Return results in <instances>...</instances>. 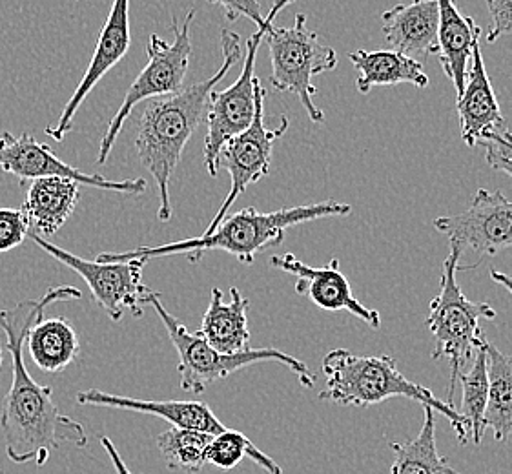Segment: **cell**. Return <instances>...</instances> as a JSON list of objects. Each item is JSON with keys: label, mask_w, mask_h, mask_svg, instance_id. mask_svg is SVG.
Instances as JSON below:
<instances>
[{"label": "cell", "mask_w": 512, "mask_h": 474, "mask_svg": "<svg viewBox=\"0 0 512 474\" xmlns=\"http://www.w3.org/2000/svg\"><path fill=\"white\" fill-rule=\"evenodd\" d=\"M81 290L61 285L46 290L39 299H24L13 309L0 310V329L6 332V349L11 356L13 382L4 396L0 425L6 442V454L15 464H35L42 467L52 451L62 444L77 447L88 445V434L82 423L64 416L53 402L48 385H39L24 363V343L31 327L44 318V310L59 301L81 298Z\"/></svg>", "instance_id": "cell-1"}, {"label": "cell", "mask_w": 512, "mask_h": 474, "mask_svg": "<svg viewBox=\"0 0 512 474\" xmlns=\"http://www.w3.org/2000/svg\"><path fill=\"white\" fill-rule=\"evenodd\" d=\"M223 62L206 81L186 86L181 92L152 99L144 106L137 124L135 148L144 168L154 177L159 192V221L172 219L170 179L179 165L185 146L206 115L210 95L243 57V42L236 31H221Z\"/></svg>", "instance_id": "cell-2"}, {"label": "cell", "mask_w": 512, "mask_h": 474, "mask_svg": "<svg viewBox=\"0 0 512 474\" xmlns=\"http://www.w3.org/2000/svg\"><path fill=\"white\" fill-rule=\"evenodd\" d=\"M352 214V207L338 201H323L303 207L283 208L277 212H257L256 208L239 210L232 216H226L214 232L199 237L174 241L159 247H141L128 252H103L97 261H128L166 256H186L192 263H199L206 252L223 250L245 265H252L257 254L270 247H277L285 241L288 228L303 225L308 221L325 217H345Z\"/></svg>", "instance_id": "cell-3"}, {"label": "cell", "mask_w": 512, "mask_h": 474, "mask_svg": "<svg viewBox=\"0 0 512 474\" xmlns=\"http://www.w3.org/2000/svg\"><path fill=\"white\" fill-rule=\"evenodd\" d=\"M321 371L325 374V389L319 392V400L323 402L369 407L390 398H409L443 414L460 444L471 442V425L456 407L438 400L429 389L407 380L398 371V363L392 356H361L347 349H334L323 358Z\"/></svg>", "instance_id": "cell-4"}, {"label": "cell", "mask_w": 512, "mask_h": 474, "mask_svg": "<svg viewBox=\"0 0 512 474\" xmlns=\"http://www.w3.org/2000/svg\"><path fill=\"white\" fill-rule=\"evenodd\" d=\"M461 254L463 250L451 243V252L443 263L440 292L432 299L427 318V327L436 341L432 358L449 360L451 365V382L443 402L452 407L461 372L465 371V365L472 360L474 352L487 340L480 329V321L496 320L498 316L489 303L471 301L463 296L456 279Z\"/></svg>", "instance_id": "cell-5"}, {"label": "cell", "mask_w": 512, "mask_h": 474, "mask_svg": "<svg viewBox=\"0 0 512 474\" xmlns=\"http://www.w3.org/2000/svg\"><path fill=\"white\" fill-rule=\"evenodd\" d=\"M144 305L152 307L163 321L164 329L168 332V338L174 343L175 351L179 356L177 372L181 378V389L190 394H203V392L228 378L230 374L246 369L256 363L276 361L288 367L297 376L299 383L307 389L316 385V376L310 372L307 363L297 360L287 352L277 349H248L237 354H221L214 351L205 340H201L195 332L186 329L185 323L177 320L174 314L164 309L159 292H150V296L144 299Z\"/></svg>", "instance_id": "cell-6"}, {"label": "cell", "mask_w": 512, "mask_h": 474, "mask_svg": "<svg viewBox=\"0 0 512 474\" xmlns=\"http://www.w3.org/2000/svg\"><path fill=\"white\" fill-rule=\"evenodd\" d=\"M263 41L270 50L272 86L277 92L294 93L312 123H325L323 110L314 103L318 88L312 81L316 75L338 68L336 50L319 41L316 31L308 30L305 13H297L290 28H277L272 24Z\"/></svg>", "instance_id": "cell-7"}, {"label": "cell", "mask_w": 512, "mask_h": 474, "mask_svg": "<svg viewBox=\"0 0 512 474\" xmlns=\"http://www.w3.org/2000/svg\"><path fill=\"white\" fill-rule=\"evenodd\" d=\"M194 19L195 10L186 13L183 24H179L175 17L172 19V33H174L172 42L164 41L159 35H150L148 46H146L148 64L144 66L143 72L137 75L130 90L124 95L121 108L108 124V130L104 134L99 146V154H97L99 165H104L108 161L115 141L126 124V119L134 112L137 104L166 97V95H174L185 88L186 73L190 68L192 52H194L192 37H190V26Z\"/></svg>", "instance_id": "cell-8"}, {"label": "cell", "mask_w": 512, "mask_h": 474, "mask_svg": "<svg viewBox=\"0 0 512 474\" xmlns=\"http://www.w3.org/2000/svg\"><path fill=\"white\" fill-rule=\"evenodd\" d=\"M294 0H276L272 10L254 35L246 41L245 64L237 81L225 90L212 92L206 108L205 168L208 176L217 177L219 152L236 135L245 132L256 115V59L259 46L268 28L274 24L279 11L285 10Z\"/></svg>", "instance_id": "cell-9"}, {"label": "cell", "mask_w": 512, "mask_h": 474, "mask_svg": "<svg viewBox=\"0 0 512 474\" xmlns=\"http://www.w3.org/2000/svg\"><path fill=\"white\" fill-rule=\"evenodd\" d=\"M31 241L37 247L48 252L53 259H57L64 267L70 268L79 274L88 289L92 292V299L108 314L112 321H121L126 312H132L135 318L143 316L144 299L150 296L152 289L143 283V270L148 261L144 259H128V261H88L79 258L64 248L53 245L44 237L37 236L35 232H28Z\"/></svg>", "instance_id": "cell-10"}, {"label": "cell", "mask_w": 512, "mask_h": 474, "mask_svg": "<svg viewBox=\"0 0 512 474\" xmlns=\"http://www.w3.org/2000/svg\"><path fill=\"white\" fill-rule=\"evenodd\" d=\"M265 97L267 92L261 81L256 86V115L245 132L232 137L219 152V168H225L230 176V192L223 205L217 210L210 227L203 234H210L228 216L237 197L245 194L246 188L261 181L270 172L274 143L287 132L290 121L287 115L281 117L277 128L268 130L265 126Z\"/></svg>", "instance_id": "cell-11"}, {"label": "cell", "mask_w": 512, "mask_h": 474, "mask_svg": "<svg viewBox=\"0 0 512 474\" xmlns=\"http://www.w3.org/2000/svg\"><path fill=\"white\" fill-rule=\"evenodd\" d=\"M434 228L461 250L478 256H498L512 248V201L500 190L480 188L471 207L461 214L434 219Z\"/></svg>", "instance_id": "cell-12"}, {"label": "cell", "mask_w": 512, "mask_h": 474, "mask_svg": "<svg viewBox=\"0 0 512 474\" xmlns=\"http://www.w3.org/2000/svg\"><path fill=\"white\" fill-rule=\"evenodd\" d=\"M6 145L0 150V170L19 177L22 185L26 181L41 179V177H59L75 181L79 185L92 186L99 190L128 194V196H141L146 190L144 179H128V181H110L106 177L95 174H84L79 168L66 165L61 161L52 148L39 143L30 134L13 137L10 132L2 134Z\"/></svg>", "instance_id": "cell-13"}, {"label": "cell", "mask_w": 512, "mask_h": 474, "mask_svg": "<svg viewBox=\"0 0 512 474\" xmlns=\"http://www.w3.org/2000/svg\"><path fill=\"white\" fill-rule=\"evenodd\" d=\"M132 33H130V0H113L112 10L99 33L97 46L93 50L92 61L82 75L81 83L75 88L70 101L64 106L61 117L55 126H48L44 132L53 141L62 143L64 137L72 132L73 119L82 103L90 95L97 83L123 59L130 50Z\"/></svg>", "instance_id": "cell-14"}, {"label": "cell", "mask_w": 512, "mask_h": 474, "mask_svg": "<svg viewBox=\"0 0 512 474\" xmlns=\"http://www.w3.org/2000/svg\"><path fill=\"white\" fill-rule=\"evenodd\" d=\"M270 263L274 267L296 276V292L301 296H308L310 301L319 309L328 312L347 310L358 320L365 321L370 329L381 327V316L378 310L367 309L359 303L354 296L349 279L339 270V259H330L325 267H310L294 254L272 256Z\"/></svg>", "instance_id": "cell-15"}, {"label": "cell", "mask_w": 512, "mask_h": 474, "mask_svg": "<svg viewBox=\"0 0 512 474\" xmlns=\"http://www.w3.org/2000/svg\"><path fill=\"white\" fill-rule=\"evenodd\" d=\"M458 117L461 139L471 148L478 146L489 132L507 128L496 93L492 90L489 73L485 70L480 39L472 46L471 66L465 79V88L458 97Z\"/></svg>", "instance_id": "cell-16"}, {"label": "cell", "mask_w": 512, "mask_h": 474, "mask_svg": "<svg viewBox=\"0 0 512 474\" xmlns=\"http://www.w3.org/2000/svg\"><path fill=\"white\" fill-rule=\"evenodd\" d=\"M438 28V0H412L381 13V30L390 46L418 61L438 52Z\"/></svg>", "instance_id": "cell-17"}, {"label": "cell", "mask_w": 512, "mask_h": 474, "mask_svg": "<svg viewBox=\"0 0 512 474\" xmlns=\"http://www.w3.org/2000/svg\"><path fill=\"white\" fill-rule=\"evenodd\" d=\"M79 405H93V407H106V409H119V411H134V413L157 416L164 422L170 423L177 429H190L206 434L223 433L226 427L217 420L216 414L203 402H154V400H137L130 396H119L110 392L88 389L77 392Z\"/></svg>", "instance_id": "cell-18"}, {"label": "cell", "mask_w": 512, "mask_h": 474, "mask_svg": "<svg viewBox=\"0 0 512 474\" xmlns=\"http://www.w3.org/2000/svg\"><path fill=\"white\" fill-rule=\"evenodd\" d=\"M248 307L250 301L237 287L230 289V301H225L223 290L214 287L210 292V305L203 316L201 327L195 334L221 354L248 351Z\"/></svg>", "instance_id": "cell-19"}, {"label": "cell", "mask_w": 512, "mask_h": 474, "mask_svg": "<svg viewBox=\"0 0 512 474\" xmlns=\"http://www.w3.org/2000/svg\"><path fill=\"white\" fill-rule=\"evenodd\" d=\"M438 6L440 28L436 55L456 95L460 97L471 66L472 46L482 37V28L472 17L461 15L458 0H438Z\"/></svg>", "instance_id": "cell-20"}, {"label": "cell", "mask_w": 512, "mask_h": 474, "mask_svg": "<svg viewBox=\"0 0 512 474\" xmlns=\"http://www.w3.org/2000/svg\"><path fill=\"white\" fill-rule=\"evenodd\" d=\"M79 186L75 181L59 177L33 179L22 205L31 232L41 237L55 236L68 223L79 205Z\"/></svg>", "instance_id": "cell-21"}, {"label": "cell", "mask_w": 512, "mask_h": 474, "mask_svg": "<svg viewBox=\"0 0 512 474\" xmlns=\"http://www.w3.org/2000/svg\"><path fill=\"white\" fill-rule=\"evenodd\" d=\"M350 62L358 72V92L367 93L376 86L414 84L418 88L429 86V75L418 59H412L398 50H356L349 55Z\"/></svg>", "instance_id": "cell-22"}, {"label": "cell", "mask_w": 512, "mask_h": 474, "mask_svg": "<svg viewBox=\"0 0 512 474\" xmlns=\"http://www.w3.org/2000/svg\"><path fill=\"white\" fill-rule=\"evenodd\" d=\"M30 358L41 371L61 372L79 358L81 341L72 321L50 318L37 321L26 336Z\"/></svg>", "instance_id": "cell-23"}, {"label": "cell", "mask_w": 512, "mask_h": 474, "mask_svg": "<svg viewBox=\"0 0 512 474\" xmlns=\"http://www.w3.org/2000/svg\"><path fill=\"white\" fill-rule=\"evenodd\" d=\"M423 414V425L416 438L390 444L394 462L389 474H461L438 451L434 409L423 405Z\"/></svg>", "instance_id": "cell-24"}, {"label": "cell", "mask_w": 512, "mask_h": 474, "mask_svg": "<svg viewBox=\"0 0 512 474\" xmlns=\"http://www.w3.org/2000/svg\"><path fill=\"white\" fill-rule=\"evenodd\" d=\"M489 403L485 427H491L494 440L505 444L512 434V354H503L491 341H485Z\"/></svg>", "instance_id": "cell-25"}, {"label": "cell", "mask_w": 512, "mask_h": 474, "mask_svg": "<svg viewBox=\"0 0 512 474\" xmlns=\"http://www.w3.org/2000/svg\"><path fill=\"white\" fill-rule=\"evenodd\" d=\"M485 341L482 347L474 352V360L469 371L461 372L460 376L461 389H463L461 416L471 425V442L474 445H482L485 429H487L485 411L489 403V378H487Z\"/></svg>", "instance_id": "cell-26"}, {"label": "cell", "mask_w": 512, "mask_h": 474, "mask_svg": "<svg viewBox=\"0 0 512 474\" xmlns=\"http://www.w3.org/2000/svg\"><path fill=\"white\" fill-rule=\"evenodd\" d=\"M214 434L190 431V429H177L170 427V431L159 434L155 444L164 458L168 469L185 471V473L199 474L206 465V451L212 442Z\"/></svg>", "instance_id": "cell-27"}, {"label": "cell", "mask_w": 512, "mask_h": 474, "mask_svg": "<svg viewBox=\"0 0 512 474\" xmlns=\"http://www.w3.org/2000/svg\"><path fill=\"white\" fill-rule=\"evenodd\" d=\"M478 145L485 150L487 165L512 177V134L507 128L489 132Z\"/></svg>", "instance_id": "cell-28"}, {"label": "cell", "mask_w": 512, "mask_h": 474, "mask_svg": "<svg viewBox=\"0 0 512 474\" xmlns=\"http://www.w3.org/2000/svg\"><path fill=\"white\" fill-rule=\"evenodd\" d=\"M28 232L30 223L22 208H0V254L21 247Z\"/></svg>", "instance_id": "cell-29"}, {"label": "cell", "mask_w": 512, "mask_h": 474, "mask_svg": "<svg viewBox=\"0 0 512 474\" xmlns=\"http://www.w3.org/2000/svg\"><path fill=\"white\" fill-rule=\"evenodd\" d=\"M491 15V28L487 31V42H496L503 35L512 33V0H487Z\"/></svg>", "instance_id": "cell-30"}, {"label": "cell", "mask_w": 512, "mask_h": 474, "mask_svg": "<svg viewBox=\"0 0 512 474\" xmlns=\"http://www.w3.org/2000/svg\"><path fill=\"white\" fill-rule=\"evenodd\" d=\"M210 4L219 6L225 13L226 21L236 22L245 17L256 26H261L265 17L261 11V4L257 0H208Z\"/></svg>", "instance_id": "cell-31"}, {"label": "cell", "mask_w": 512, "mask_h": 474, "mask_svg": "<svg viewBox=\"0 0 512 474\" xmlns=\"http://www.w3.org/2000/svg\"><path fill=\"white\" fill-rule=\"evenodd\" d=\"M101 445H103L104 451L108 454V458L112 460L113 469H115V474H134L130 469H128V465L124 464L123 458H121V454L119 451L115 449V445H113L112 440L108 438V436H103L101 438Z\"/></svg>", "instance_id": "cell-32"}, {"label": "cell", "mask_w": 512, "mask_h": 474, "mask_svg": "<svg viewBox=\"0 0 512 474\" xmlns=\"http://www.w3.org/2000/svg\"><path fill=\"white\" fill-rule=\"evenodd\" d=\"M491 278L494 279L498 285H502L503 289L507 290V292L512 296V278L509 274H505V272H500V270L492 268Z\"/></svg>", "instance_id": "cell-33"}, {"label": "cell", "mask_w": 512, "mask_h": 474, "mask_svg": "<svg viewBox=\"0 0 512 474\" xmlns=\"http://www.w3.org/2000/svg\"><path fill=\"white\" fill-rule=\"evenodd\" d=\"M4 145H6V141H4V137H2V135H0V150H2V148H4Z\"/></svg>", "instance_id": "cell-34"}, {"label": "cell", "mask_w": 512, "mask_h": 474, "mask_svg": "<svg viewBox=\"0 0 512 474\" xmlns=\"http://www.w3.org/2000/svg\"><path fill=\"white\" fill-rule=\"evenodd\" d=\"M2 358H4V352H2V343H0V367H2Z\"/></svg>", "instance_id": "cell-35"}, {"label": "cell", "mask_w": 512, "mask_h": 474, "mask_svg": "<svg viewBox=\"0 0 512 474\" xmlns=\"http://www.w3.org/2000/svg\"><path fill=\"white\" fill-rule=\"evenodd\" d=\"M0 474H6V473H4V471H2V469H0Z\"/></svg>", "instance_id": "cell-36"}]
</instances>
